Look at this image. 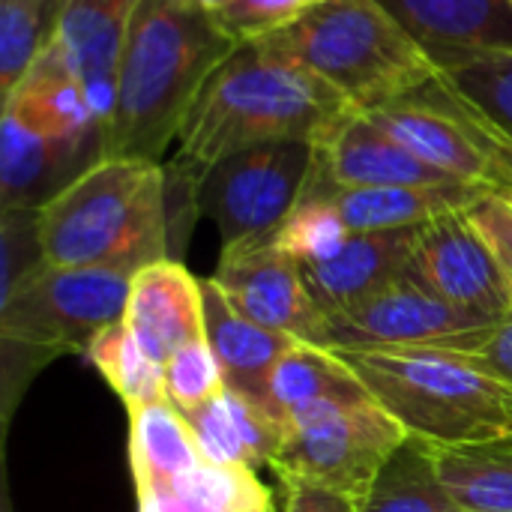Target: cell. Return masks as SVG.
<instances>
[{"label":"cell","instance_id":"6da1fadb","mask_svg":"<svg viewBox=\"0 0 512 512\" xmlns=\"http://www.w3.org/2000/svg\"><path fill=\"white\" fill-rule=\"evenodd\" d=\"M354 111L360 108L318 75L246 42L198 93L165 171L195 192L201 174L216 162L276 141L318 144Z\"/></svg>","mask_w":512,"mask_h":512},{"label":"cell","instance_id":"7a4b0ae2","mask_svg":"<svg viewBox=\"0 0 512 512\" xmlns=\"http://www.w3.org/2000/svg\"><path fill=\"white\" fill-rule=\"evenodd\" d=\"M237 48L198 0H141L117 66L105 159L162 162L198 93Z\"/></svg>","mask_w":512,"mask_h":512},{"label":"cell","instance_id":"3957f363","mask_svg":"<svg viewBox=\"0 0 512 512\" xmlns=\"http://www.w3.org/2000/svg\"><path fill=\"white\" fill-rule=\"evenodd\" d=\"M48 264L138 270L171 258V201L162 162L102 159L39 210Z\"/></svg>","mask_w":512,"mask_h":512},{"label":"cell","instance_id":"277c9868","mask_svg":"<svg viewBox=\"0 0 512 512\" xmlns=\"http://www.w3.org/2000/svg\"><path fill=\"white\" fill-rule=\"evenodd\" d=\"M258 45L339 90L354 108L420 99L435 87L438 60L375 0H327Z\"/></svg>","mask_w":512,"mask_h":512},{"label":"cell","instance_id":"5b68a950","mask_svg":"<svg viewBox=\"0 0 512 512\" xmlns=\"http://www.w3.org/2000/svg\"><path fill=\"white\" fill-rule=\"evenodd\" d=\"M399 426L438 450L512 444V387L444 348L336 351Z\"/></svg>","mask_w":512,"mask_h":512},{"label":"cell","instance_id":"8992f818","mask_svg":"<svg viewBox=\"0 0 512 512\" xmlns=\"http://www.w3.org/2000/svg\"><path fill=\"white\" fill-rule=\"evenodd\" d=\"M405 438L408 432L372 393L327 399L285 423L273 471L279 480L318 483L360 501Z\"/></svg>","mask_w":512,"mask_h":512},{"label":"cell","instance_id":"52a82bcc","mask_svg":"<svg viewBox=\"0 0 512 512\" xmlns=\"http://www.w3.org/2000/svg\"><path fill=\"white\" fill-rule=\"evenodd\" d=\"M132 276L87 267H42L0 300V339L42 357L78 351L123 321Z\"/></svg>","mask_w":512,"mask_h":512},{"label":"cell","instance_id":"ba28073f","mask_svg":"<svg viewBox=\"0 0 512 512\" xmlns=\"http://www.w3.org/2000/svg\"><path fill=\"white\" fill-rule=\"evenodd\" d=\"M312 168V141H276L234 153L201 174L195 210L216 225L222 249L273 240L303 201Z\"/></svg>","mask_w":512,"mask_h":512},{"label":"cell","instance_id":"9c48e42d","mask_svg":"<svg viewBox=\"0 0 512 512\" xmlns=\"http://www.w3.org/2000/svg\"><path fill=\"white\" fill-rule=\"evenodd\" d=\"M495 324L450 306L411 273L363 303L327 315L330 351H396V348H444L474 351Z\"/></svg>","mask_w":512,"mask_h":512},{"label":"cell","instance_id":"30bf717a","mask_svg":"<svg viewBox=\"0 0 512 512\" xmlns=\"http://www.w3.org/2000/svg\"><path fill=\"white\" fill-rule=\"evenodd\" d=\"M408 273L450 306L492 324L512 312L510 285L501 264L468 219V210L441 213L417 228Z\"/></svg>","mask_w":512,"mask_h":512},{"label":"cell","instance_id":"8fae6325","mask_svg":"<svg viewBox=\"0 0 512 512\" xmlns=\"http://www.w3.org/2000/svg\"><path fill=\"white\" fill-rule=\"evenodd\" d=\"M210 279L249 321L324 348L327 318L312 300L297 261L288 258L273 240L222 249L219 267Z\"/></svg>","mask_w":512,"mask_h":512},{"label":"cell","instance_id":"7c38bea8","mask_svg":"<svg viewBox=\"0 0 512 512\" xmlns=\"http://www.w3.org/2000/svg\"><path fill=\"white\" fill-rule=\"evenodd\" d=\"M312 177L342 189L462 183L417 159L411 150L393 141L381 126H375L363 111L348 114L336 129H330L315 144Z\"/></svg>","mask_w":512,"mask_h":512},{"label":"cell","instance_id":"4fadbf2b","mask_svg":"<svg viewBox=\"0 0 512 512\" xmlns=\"http://www.w3.org/2000/svg\"><path fill=\"white\" fill-rule=\"evenodd\" d=\"M123 324L162 366L186 345L207 339L204 291L177 258L156 261L132 276Z\"/></svg>","mask_w":512,"mask_h":512},{"label":"cell","instance_id":"5bb4252c","mask_svg":"<svg viewBox=\"0 0 512 512\" xmlns=\"http://www.w3.org/2000/svg\"><path fill=\"white\" fill-rule=\"evenodd\" d=\"M363 114L375 126H381L393 141L411 150L417 159L450 174L453 180L492 189L504 186L495 159L480 147L471 129L450 108L432 105L429 99H405Z\"/></svg>","mask_w":512,"mask_h":512},{"label":"cell","instance_id":"9a60e30c","mask_svg":"<svg viewBox=\"0 0 512 512\" xmlns=\"http://www.w3.org/2000/svg\"><path fill=\"white\" fill-rule=\"evenodd\" d=\"M141 0H63L54 42L81 78L102 129L111 120L117 66Z\"/></svg>","mask_w":512,"mask_h":512},{"label":"cell","instance_id":"2e32d148","mask_svg":"<svg viewBox=\"0 0 512 512\" xmlns=\"http://www.w3.org/2000/svg\"><path fill=\"white\" fill-rule=\"evenodd\" d=\"M417 228L351 234L336 255L318 264H303V282L324 318L351 309L387 285L405 279L411 270Z\"/></svg>","mask_w":512,"mask_h":512},{"label":"cell","instance_id":"e0dca14e","mask_svg":"<svg viewBox=\"0 0 512 512\" xmlns=\"http://www.w3.org/2000/svg\"><path fill=\"white\" fill-rule=\"evenodd\" d=\"M3 114L42 138L99 144L105 156V129L93 114L81 78L54 39L3 99Z\"/></svg>","mask_w":512,"mask_h":512},{"label":"cell","instance_id":"ac0fdd59","mask_svg":"<svg viewBox=\"0 0 512 512\" xmlns=\"http://www.w3.org/2000/svg\"><path fill=\"white\" fill-rule=\"evenodd\" d=\"M381 3L435 60L512 51L510 0H375Z\"/></svg>","mask_w":512,"mask_h":512},{"label":"cell","instance_id":"d6986e66","mask_svg":"<svg viewBox=\"0 0 512 512\" xmlns=\"http://www.w3.org/2000/svg\"><path fill=\"white\" fill-rule=\"evenodd\" d=\"M207 345L222 369L225 387L270 417V378L282 354L297 342L240 315L213 279H201ZM273 420V417H270Z\"/></svg>","mask_w":512,"mask_h":512},{"label":"cell","instance_id":"ffe728a7","mask_svg":"<svg viewBox=\"0 0 512 512\" xmlns=\"http://www.w3.org/2000/svg\"><path fill=\"white\" fill-rule=\"evenodd\" d=\"M0 198L3 210H42L87 168L102 162V147L87 141H54L27 132L3 114Z\"/></svg>","mask_w":512,"mask_h":512},{"label":"cell","instance_id":"44dd1931","mask_svg":"<svg viewBox=\"0 0 512 512\" xmlns=\"http://www.w3.org/2000/svg\"><path fill=\"white\" fill-rule=\"evenodd\" d=\"M492 186L477 183H444V186H366V189H342L309 177L306 192L324 195L351 234H375V231H399L417 228L441 213L468 210L480 195Z\"/></svg>","mask_w":512,"mask_h":512},{"label":"cell","instance_id":"7402d4cb","mask_svg":"<svg viewBox=\"0 0 512 512\" xmlns=\"http://www.w3.org/2000/svg\"><path fill=\"white\" fill-rule=\"evenodd\" d=\"M180 414L207 462L249 471L273 468L285 429L234 390L225 387L210 402Z\"/></svg>","mask_w":512,"mask_h":512},{"label":"cell","instance_id":"603a6c76","mask_svg":"<svg viewBox=\"0 0 512 512\" xmlns=\"http://www.w3.org/2000/svg\"><path fill=\"white\" fill-rule=\"evenodd\" d=\"M138 512H276L258 471L198 462L195 468L138 492Z\"/></svg>","mask_w":512,"mask_h":512},{"label":"cell","instance_id":"cb8c5ba5","mask_svg":"<svg viewBox=\"0 0 512 512\" xmlns=\"http://www.w3.org/2000/svg\"><path fill=\"white\" fill-rule=\"evenodd\" d=\"M357 512H468L447 489L438 468V447L405 438L381 465Z\"/></svg>","mask_w":512,"mask_h":512},{"label":"cell","instance_id":"d4e9b609","mask_svg":"<svg viewBox=\"0 0 512 512\" xmlns=\"http://www.w3.org/2000/svg\"><path fill=\"white\" fill-rule=\"evenodd\" d=\"M369 393L357 372L342 360V354L309 345V342H294L282 360L273 369L270 378V417L285 429V423L327 399H348V396H363Z\"/></svg>","mask_w":512,"mask_h":512},{"label":"cell","instance_id":"484cf974","mask_svg":"<svg viewBox=\"0 0 512 512\" xmlns=\"http://www.w3.org/2000/svg\"><path fill=\"white\" fill-rule=\"evenodd\" d=\"M129 462L135 492L159 486L204 462L183 414L165 399L129 411Z\"/></svg>","mask_w":512,"mask_h":512},{"label":"cell","instance_id":"4316f807","mask_svg":"<svg viewBox=\"0 0 512 512\" xmlns=\"http://www.w3.org/2000/svg\"><path fill=\"white\" fill-rule=\"evenodd\" d=\"M438 468L468 512H512V444L438 450Z\"/></svg>","mask_w":512,"mask_h":512},{"label":"cell","instance_id":"83f0119b","mask_svg":"<svg viewBox=\"0 0 512 512\" xmlns=\"http://www.w3.org/2000/svg\"><path fill=\"white\" fill-rule=\"evenodd\" d=\"M512 135V51H483L441 66L432 87Z\"/></svg>","mask_w":512,"mask_h":512},{"label":"cell","instance_id":"f1b7e54d","mask_svg":"<svg viewBox=\"0 0 512 512\" xmlns=\"http://www.w3.org/2000/svg\"><path fill=\"white\" fill-rule=\"evenodd\" d=\"M84 357L96 366V372L111 384V390L123 399L126 411L165 402V366L153 360L138 339L129 333V327L120 321L108 330H102Z\"/></svg>","mask_w":512,"mask_h":512},{"label":"cell","instance_id":"f546056e","mask_svg":"<svg viewBox=\"0 0 512 512\" xmlns=\"http://www.w3.org/2000/svg\"><path fill=\"white\" fill-rule=\"evenodd\" d=\"M63 0H0V99H6L57 30Z\"/></svg>","mask_w":512,"mask_h":512},{"label":"cell","instance_id":"4dcf8cb0","mask_svg":"<svg viewBox=\"0 0 512 512\" xmlns=\"http://www.w3.org/2000/svg\"><path fill=\"white\" fill-rule=\"evenodd\" d=\"M348 237H351V231L342 222V216L336 213V207L324 195L306 192L303 201L291 210V216L276 231L273 243L288 258H294L297 267H303V264H318V261L336 255Z\"/></svg>","mask_w":512,"mask_h":512},{"label":"cell","instance_id":"1f68e13d","mask_svg":"<svg viewBox=\"0 0 512 512\" xmlns=\"http://www.w3.org/2000/svg\"><path fill=\"white\" fill-rule=\"evenodd\" d=\"M225 390L222 369L207 345V339L180 348L165 363V393L177 411H192Z\"/></svg>","mask_w":512,"mask_h":512},{"label":"cell","instance_id":"d6a6232c","mask_svg":"<svg viewBox=\"0 0 512 512\" xmlns=\"http://www.w3.org/2000/svg\"><path fill=\"white\" fill-rule=\"evenodd\" d=\"M3 282H0V300L9 297L21 282L36 276L42 267H48L42 237H39V210H3Z\"/></svg>","mask_w":512,"mask_h":512},{"label":"cell","instance_id":"836d02e7","mask_svg":"<svg viewBox=\"0 0 512 512\" xmlns=\"http://www.w3.org/2000/svg\"><path fill=\"white\" fill-rule=\"evenodd\" d=\"M309 6L303 0H228L213 18L240 45L258 42L291 21H297Z\"/></svg>","mask_w":512,"mask_h":512},{"label":"cell","instance_id":"e575fe53","mask_svg":"<svg viewBox=\"0 0 512 512\" xmlns=\"http://www.w3.org/2000/svg\"><path fill=\"white\" fill-rule=\"evenodd\" d=\"M468 219L495 252L512 294V195L504 189H489L468 207Z\"/></svg>","mask_w":512,"mask_h":512},{"label":"cell","instance_id":"d590c367","mask_svg":"<svg viewBox=\"0 0 512 512\" xmlns=\"http://www.w3.org/2000/svg\"><path fill=\"white\" fill-rule=\"evenodd\" d=\"M432 96L444 105V108H450L468 129H471V135L480 141V147L495 159V165H498V171H501V177H504V183L512 180V135L507 132H501L495 123H489L483 114H477V111H471V108H465V105H459V102H453V99H444V96H438L435 90H432Z\"/></svg>","mask_w":512,"mask_h":512},{"label":"cell","instance_id":"8d00e7d4","mask_svg":"<svg viewBox=\"0 0 512 512\" xmlns=\"http://www.w3.org/2000/svg\"><path fill=\"white\" fill-rule=\"evenodd\" d=\"M459 354H462V351H459ZM465 357H468L477 369H483L486 375H492L495 381L512 387V312L507 318H501V321L489 330V336L483 339L480 348L465 351Z\"/></svg>","mask_w":512,"mask_h":512},{"label":"cell","instance_id":"74e56055","mask_svg":"<svg viewBox=\"0 0 512 512\" xmlns=\"http://www.w3.org/2000/svg\"><path fill=\"white\" fill-rule=\"evenodd\" d=\"M285 510L282 512H357V501L306 480H282Z\"/></svg>","mask_w":512,"mask_h":512},{"label":"cell","instance_id":"f35d334b","mask_svg":"<svg viewBox=\"0 0 512 512\" xmlns=\"http://www.w3.org/2000/svg\"><path fill=\"white\" fill-rule=\"evenodd\" d=\"M198 3H201V6H204L207 12H219V9H222V6H225L228 0H198Z\"/></svg>","mask_w":512,"mask_h":512},{"label":"cell","instance_id":"ab89813d","mask_svg":"<svg viewBox=\"0 0 512 512\" xmlns=\"http://www.w3.org/2000/svg\"><path fill=\"white\" fill-rule=\"evenodd\" d=\"M0 512H12V504H9V495L3 492V501H0Z\"/></svg>","mask_w":512,"mask_h":512},{"label":"cell","instance_id":"60d3db41","mask_svg":"<svg viewBox=\"0 0 512 512\" xmlns=\"http://www.w3.org/2000/svg\"><path fill=\"white\" fill-rule=\"evenodd\" d=\"M306 6H318V3H327V0H303Z\"/></svg>","mask_w":512,"mask_h":512},{"label":"cell","instance_id":"b9f144b4","mask_svg":"<svg viewBox=\"0 0 512 512\" xmlns=\"http://www.w3.org/2000/svg\"><path fill=\"white\" fill-rule=\"evenodd\" d=\"M501 189H504V192H510V195H512V180H507V183H504Z\"/></svg>","mask_w":512,"mask_h":512},{"label":"cell","instance_id":"7bdbcfd3","mask_svg":"<svg viewBox=\"0 0 512 512\" xmlns=\"http://www.w3.org/2000/svg\"><path fill=\"white\" fill-rule=\"evenodd\" d=\"M510 3H512V0H510Z\"/></svg>","mask_w":512,"mask_h":512}]
</instances>
